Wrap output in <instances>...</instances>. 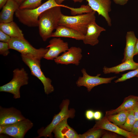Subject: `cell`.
I'll return each mask as SVG.
<instances>
[{
    "label": "cell",
    "instance_id": "3",
    "mask_svg": "<svg viewBox=\"0 0 138 138\" xmlns=\"http://www.w3.org/2000/svg\"><path fill=\"white\" fill-rule=\"evenodd\" d=\"M95 13V12L93 11L91 13L73 16L62 14L59 25L74 29L85 35L89 24L96 20Z\"/></svg>",
    "mask_w": 138,
    "mask_h": 138
},
{
    "label": "cell",
    "instance_id": "13",
    "mask_svg": "<svg viewBox=\"0 0 138 138\" xmlns=\"http://www.w3.org/2000/svg\"><path fill=\"white\" fill-rule=\"evenodd\" d=\"M21 112L14 107H0V125L14 123L25 119Z\"/></svg>",
    "mask_w": 138,
    "mask_h": 138
},
{
    "label": "cell",
    "instance_id": "28",
    "mask_svg": "<svg viewBox=\"0 0 138 138\" xmlns=\"http://www.w3.org/2000/svg\"><path fill=\"white\" fill-rule=\"evenodd\" d=\"M138 74V67L132 71L128 72L122 75V76L114 81L117 83L119 82H123L125 80L134 77Z\"/></svg>",
    "mask_w": 138,
    "mask_h": 138
},
{
    "label": "cell",
    "instance_id": "18",
    "mask_svg": "<svg viewBox=\"0 0 138 138\" xmlns=\"http://www.w3.org/2000/svg\"><path fill=\"white\" fill-rule=\"evenodd\" d=\"M55 29V31L52 33L51 37H67L78 40H83L84 38V35L81 33L66 26L59 25Z\"/></svg>",
    "mask_w": 138,
    "mask_h": 138
},
{
    "label": "cell",
    "instance_id": "37",
    "mask_svg": "<svg viewBox=\"0 0 138 138\" xmlns=\"http://www.w3.org/2000/svg\"><path fill=\"white\" fill-rule=\"evenodd\" d=\"M65 0H55V1L56 3L59 5H61L62 3ZM74 1V2L75 3L76 2H79V3H81L83 1V0H72Z\"/></svg>",
    "mask_w": 138,
    "mask_h": 138
},
{
    "label": "cell",
    "instance_id": "2",
    "mask_svg": "<svg viewBox=\"0 0 138 138\" xmlns=\"http://www.w3.org/2000/svg\"><path fill=\"white\" fill-rule=\"evenodd\" d=\"M57 6L65 7L66 6L57 4L55 0H48L35 8L19 9L16 11L15 15L19 21L23 24L29 27H38L40 15L45 10Z\"/></svg>",
    "mask_w": 138,
    "mask_h": 138
},
{
    "label": "cell",
    "instance_id": "4",
    "mask_svg": "<svg viewBox=\"0 0 138 138\" xmlns=\"http://www.w3.org/2000/svg\"><path fill=\"white\" fill-rule=\"evenodd\" d=\"M8 43L9 49L17 51L21 54L31 56L40 60L43 58L49 50L47 48H34L24 38H11Z\"/></svg>",
    "mask_w": 138,
    "mask_h": 138
},
{
    "label": "cell",
    "instance_id": "10",
    "mask_svg": "<svg viewBox=\"0 0 138 138\" xmlns=\"http://www.w3.org/2000/svg\"><path fill=\"white\" fill-rule=\"evenodd\" d=\"M82 52L80 48L72 47L54 60L57 64L67 65L72 64L77 66L79 65L83 57Z\"/></svg>",
    "mask_w": 138,
    "mask_h": 138
},
{
    "label": "cell",
    "instance_id": "31",
    "mask_svg": "<svg viewBox=\"0 0 138 138\" xmlns=\"http://www.w3.org/2000/svg\"><path fill=\"white\" fill-rule=\"evenodd\" d=\"M11 38L9 35L0 30V41H1L8 43Z\"/></svg>",
    "mask_w": 138,
    "mask_h": 138
},
{
    "label": "cell",
    "instance_id": "7",
    "mask_svg": "<svg viewBox=\"0 0 138 138\" xmlns=\"http://www.w3.org/2000/svg\"><path fill=\"white\" fill-rule=\"evenodd\" d=\"M22 60L30 69L31 74L36 77L42 83L45 94L48 95L53 92L54 88L51 79L45 76L41 68L40 60L29 55L21 54Z\"/></svg>",
    "mask_w": 138,
    "mask_h": 138
},
{
    "label": "cell",
    "instance_id": "40",
    "mask_svg": "<svg viewBox=\"0 0 138 138\" xmlns=\"http://www.w3.org/2000/svg\"><path fill=\"white\" fill-rule=\"evenodd\" d=\"M4 130V125H0V134H3Z\"/></svg>",
    "mask_w": 138,
    "mask_h": 138
},
{
    "label": "cell",
    "instance_id": "21",
    "mask_svg": "<svg viewBox=\"0 0 138 138\" xmlns=\"http://www.w3.org/2000/svg\"><path fill=\"white\" fill-rule=\"evenodd\" d=\"M138 67V63L135 62L133 59H130L114 67L108 68L104 66L103 68V72L105 74L111 73L118 74L127 70H134Z\"/></svg>",
    "mask_w": 138,
    "mask_h": 138
},
{
    "label": "cell",
    "instance_id": "17",
    "mask_svg": "<svg viewBox=\"0 0 138 138\" xmlns=\"http://www.w3.org/2000/svg\"><path fill=\"white\" fill-rule=\"evenodd\" d=\"M19 6L14 0H8L0 13V23L13 21L14 14L19 9Z\"/></svg>",
    "mask_w": 138,
    "mask_h": 138
},
{
    "label": "cell",
    "instance_id": "15",
    "mask_svg": "<svg viewBox=\"0 0 138 138\" xmlns=\"http://www.w3.org/2000/svg\"><path fill=\"white\" fill-rule=\"evenodd\" d=\"M106 29L99 26L94 20L88 25L86 34L82 40L85 44L94 46L98 44V38L101 32L105 31Z\"/></svg>",
    "mask_w": 138,
    "mask_h": 138
},
{
    "label": "cell",
    "instance_id": "23",
    "mask_svg": "<svg viewBox=\"0 0 138 138\" xmlns=\"http://www.w3.org/2000/svg\"><path fill=\"white\" fill-rule=\"evenodd\" d=\"M129 110H123L116 114L105 116L110 122L119 126L125 122Z\"/></svg>",
    "mask_w": 138,
    "mask_h": 138
},
{
    "label": "cell",
    "instance_id": "36",
    "mask_svg": "<svg viewBox=\"0 0 138 138\" xmlns=\"http://www.w3.org/2000/svg\"><path fill=\"white\" fill-rule=\"evenodd\" d=\"M134 116L136 120H138V105L133 109Z\"/></svg>",
    "mask_w": 138,
    "mask_h": 138
},
{
    "label": "cell",
    "instance_id": "39",
    "mask_svg": "<svg viewBox=\"0 0 138 138\" xmlns=\"http://www.w3.org/2000/svg\"><path fill=\"white\" fill-rule=\"evenodd\" d=\"M8 0H0V8H2Z\"/></svg>",
    "mask_w": 138,
    "mask_h": 138
},
{
    "label": "cell",
    "instance_id": "1",
    "mask_svg": "<svg viewBox=\"0 0 138 138\" xmlns=\"http://www.w3.org/2000/svg\"><path fill=\"white\" fill-rule=\"evenodd\" d=\"M60 6L48 9L40 15L38 20L39 34L43 40L45 41L50 37L53 30L59 26L62 15Z\"/></svg>",
    "mask_w": 138,
    "mask_h": 138
},
{
    "label": "cell",
    "instance_id": "24",
    "mask_svg": "<svg viewBox=\"0 0 138 138\" xmlns=\"http://www.w3.org/2000/svg\"><path fill=\"white\" fill-rule=\"evenodd\" d=\"M133 109L129 111L126 119L124 123L118 126L121 128L126 131L130 132L134 123L136 121Z\"/></svg>",
    "mask_w": 138,
    "mask_h": 138
},
{
    "label": "cell",
    "instance_id": "12",
    "mask_svg": "<svg viewBox=\"0 0 138 138\" xmlns=\"http://www.w3.org/2000/svg\"><path fill=\"white\" fill-rule=\"evenodd\" d=\"M93 10L105 19L108 26H111L109 13L111 10V0H86Z\"/></svg>",
    "mask_w": 138,
    "mask_h": 138
},
{
    "label": "cell",
    "instance_id": "19",
    "mask_svg": "<svg viewBox=\"0 0 138 138\" xmlns=\"http://www.w3.org/2000/svg\"><path fill=\"white\" fill-rule=\"evenodd\" d=\"M126 45L124 49V57L122 62L130 59H133L135 46L137 39L134 31L127 32L126 36Z\"/></svg>",
    "mask_w": 138,
    "mask_h": 138
},
{
    "label": "cell",
    "instance_id": "29",
    "mask_svg": "<svg viewBox=\"0 0 138 138\" xmlns=\"http://www.w3.org/2000/svg\"><path fill=\"white\" fill-rule=\"evenodd\" d=\"M10 49L8 43L0 41V54L4 56H7L9 53Z\"/></svg>",
    "mask_w": 138,
    "mask_h": 138
},
{
    "label": "cell",
    "instance_id": "38",
    "mask_svg": "<svg viewBox=\"0 0 138 138\" xmlns=\"http://www.w3.org/2000/svg\"><path fill=\"white\" fill-rule=\"evenodd\" d=\"M138 54V39H137L135 46L134 56L137 55Z\"/></svg>",
    "mask_w": 138,
    "mask_h": 138
},
{
    "label": "cell",
    "instance_id": "30",
    "mask_svg": "<svg viewBox=\"0 0 138 138\" xmlns=\"http://www.w3.org/2000/svg\"><path fill=\"white\" fill-rule=\"evenodd\" d=\"M118 134L111 132L105 131L103 133L101 137L102 138H117L122 137L121 136L118 135Z\"/></svg>",
    "mask_w": 138,
    "mask_h": 138
},
{
    "label": "cell",
    "instance_id": "26",
    "mask_svg": "<svg viewBox=\"0 0 138 138\" xmlns=\"http://www.w3.org/2000/svg\"><path fill=\"white\" fill-rule=\"evenodd\" d=\"M67 8L70 10L71 14L73 16H75L78 14L81 15L83 13H89L93 11L88 4L86 5H82L78 8H74L68 6Z\"/></svg>",
    "mask_w": 138,
    "mask_h": 138
},
{
    "label": "cell",
    "instance_id": "27",
    "mask_svg": "<svg viewBox=\"0 0 138 138\" xmlns=\"http://www.w3.org/2000/svg\"><path fill=\"white\" fill-rule=\"evenodd\" d=\"M42 0H26L19 6V9H32L36 8L40 5Z\"/></svg>",
    "mask_w": 138,
    "mask_h": 138
},
{
    "label": "cell",
    "instance_id": "22",
    "mask_svg": "<svg viewBox=\"0 0 138 138\" xmlns=\"http://www.w3.org/2000/svg\"><path fill=\"white\" fill-rule=\"evenodd\" d=\"M0 30L11 38H24L22 31L13 21L7 23H0Z\"/></svg>",
    "mask_w": 138,
    "mask_h": 138
},
{
    "label": "cell",
    "instance_id": "33",
    "mask_svg": "<svg viewBox=\"0 0 138 138\" xmlns=\"http://www.w3.org/2000/svg\"><path fill=\"white\" fill-rule=\"evenodd\" d=\"M94 112L92 110H87L85 113V116L86 118L88 120H91L94 118Z\"/></svg>",
    "mask_w": 138,
    "mask_h": 138
},
{
    "label": "cell",
    "instance_id": "5",
    "mask_svg": "<svg viewBox=\"0 0 138 138\" xmlns=\"http://www.w3.org/2000/svg\"><path fill=\"white\" fill-rule=\"evenodd\" d=\"M28 74L24 68H17L13 71V76L8 83L1 86L0 91L10 93L15 99L20 98V90L23 86L28 83Z\"/></svg>",
    "mask_w": 138,
    "mask_h": 138
},
{
    "label": "cell",
    "instance_id": "16",
    "mask_svg": "<svg viewBox=\"0 0 138 138\" xmlns=\"http://www.w3.org/2000/svg\"><path fill=\"white\" fill-rule=\"evenodd\" d=\"M66 118L55 127L53 132L56 138H79L76 132L68 124Z\"/></svg>",
    "mask_w": 138,
    "mask_h": 138
},
{
    "label": "cell",
    "instance_id": "42",
    "mask_svg": "<svg viewBox=\"0 0 138 138\" xmlns=\"http://www.w3.org/2000/svg\"><path fill=\"white\" fill-rule=\"evenodd\" d=\"M135 77H137L138 78V74Z\"/></svg>",
    "mask_w": 138,
    "mask_h": 138
},
{
    "label": "cell",
    "instance_id": "25",
    "mask_svg": "<svg viewBox=\"0 0 138 138\" xmlns=\"http://www.w3.org/2000/svg\"><path fill=\"white\" fill-rule=\"evenodd\" d=\"M105 130L93 128L82 134H79V138H99L101 136Z\"/></svg>",
    "mask_w": 138,
    "mask_h": 138
},
{
    "label": "cell",
    "instance_id": "9",
    "mask_svg": "<svg viewBox=\"0 0 138 138\" xmlns=\"http://www.w3.org/2000/svg\"><path fill=\"white\" fill-rule=\"evenodd\" d=\"M3 134L15 138H23L28 131L33 126L32 122L28 119L15 123L4 125Z\"/></svg>",
    "mask_w": 138,
    "mask_h": 138
},
{
    "label": "cell",
    "instance_id": "6",
    "mask_svg": "<svg viewBox=\"0 0 138 138\" xmlns=\"http://www.w3.org/2000/svg\"><path fill=\"white\" fill-rule=\"evenodd\" d=\"M69 103L70 101L68 99L63 101L60 106V111L57 114L55 115L51 122L49 125L40 131L37 138L41 137L45 138L52 137V133L57 124L66 118L72 119L74 117L75 110L73 108L69 109Z\"/></svg>",
    "mask_w": 138,
    "mask_h": 138
},
{
    "label": "cell",
    "instance_id": "8",
    "mask_svg": "<svg viewBox=\"0 0 138 138\" xmlns=\"http://www.w3.org/2000/svg\"><path fill=\"white\" fill-rule=\"evenodd\" d=\"M82 76L79 77L76 82L77 86L85 87L87 91L90 92L94 87L103 84L110 83L112 80L117 77L114 76L109 78L100 77V74H98L95 76L88 75L85 69L83 68L81 70Z\"/></svg>",
    "mask_w": 138,
    "mask_h": 138
},
{
    "label": "cell",
    "instance_id": "11",
    "mask_svg": "<svg viewBox=\"0 0 138 138\" xmlns=\"http://www.w3.org/2000/svg\"><path fill=\"white\" fill-rule=\"evenodd\" d=\"M46 48H49V50L43 58L49 60H54L61 53L65 52L69 48L68 43L64 42L59 37L51 39Z\"/></svg>",
    "mask_w": 138,
    "mask_h": 138
},
{
    "label": "cell",
    "instance_id": "32",
    "mask_svg": "<svg viewBox=\"0 0 138 138\" xmlns=\"http://www.w3.org/2000/svg\"><path fill=\"white\" fill-rule=\"evenodd\" d=\"M130 132L138 138V120L134 123Z\"/></svg>",
    "mask_w": 138,
    "mask_h": 138
},
{
    "label": "cell",
    "instance_id": "35",
    "mask_svg": "<svg viewBox=\"0 0 138 138\" xmlns=\"http://www.w3.org/2000/svg\"><path fill=\"white\" fill-rule=\"evenodd\" d=\"M113 1L116 4L124 5L127 3L128 0H113Z\"/></svg>",
    "mask_w": 138,
    "mask_h": 138
},
{
    "label": "cell",
    "instance_id": "41",
    "mask_svg": "<svg viewBox=\"0 0 138 138\" xmlns=\"http://www.w3.org/2000/svg\"><path fill=\"white\" fill-rule=\"evenodd\" d=\"M20 5L22 3L26 0H14Z\"/></svg>",
    "mask_w": 138,
    "mask_h": 138
},
{
    "label": "cell",
    "instance_id": "34",
    "mask_svg": "<svg viewBox=\"0 0 138 138\" xmlns=\"http://www.w3.org/2000/svg\"><path fill=\"white\" fill-rule=\"evenodd\" d=\"M102 113L99 111H96L94 112V119L96 120H98L101 118Z\"/></svg>",
    "mask_w": 138,
    "mask_h": 138
},
{
    "label": "cell",
    "instance_id": "20",
    "mask_svg": "<svg viewBox=\"0 0 138 138\" xmlns=\"http://www.w3.org/2000/svg\"><path fill=\"white\" fill-rule=\"evenodd\" d=\"M138 105V96L130 95L125 98L122 103L114 109L106 111L105 116L116 114L123 110H133Z\"/></svg>",
    "mask_w": 138,
    "mask_h": 138
},
{
    "label": "cell",
    "instance_id": "14",
    "mask_svg": "<svg viewBox=\"0 0 138 138\" xmlns=\"http://www.w3.org/2000/svg\"><path fill=\"white\" fill-rule=\"evenodd\" d=\"M93 128L112 132L127 138H138L136 136L133 134L131 132L125 130L111 123L106 116L96 121Z\"/></svg>",
    "mask_w": 138,
    "mask_h": 138
}]
</instances>
